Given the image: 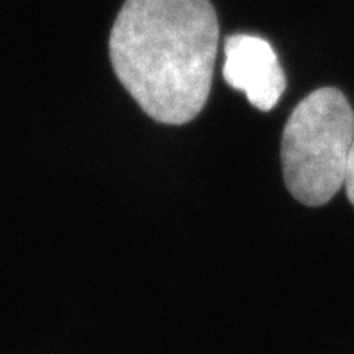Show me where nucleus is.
<instances>
[{
    "label": "nucleus",
    "mask_w": 354,
    "mask_h": 354,
    "mask_svg": "<svg viewBox=\"0 0 354 354\" xmlns=\"http://www.w3.org/2000/svg\"><path fill=\"white\" fill-rule=\"evenodd\" d=\"M218 38L209 0H126L110 32V59L142 112L185 124L211 94Z\"/></svg>",
    "instance_id": "1"
},
{
    "label": "nucleus",
    "mask_w": 354,
    "mask_h": 354,
    "mask_svg": "<svg viewBox=\"0 0 354 354\" xmlns=\"http://www.w3.org/2000/svg\"><path fill=\"white\" fill-rule=\"evenodd\" d=\"M223 77L247 94L252 106L268 112L286 90V77L274 47L259 36L234 35L225 41Z\"/></svg>",
    "instance_id": "3"
},
{
    "label": "nucleus",
    "mask_w": 354,
    "mask_h": 354,
    "mask_svg": "<svg viewBox=\"0 0 354 354\" xmlns=\"http://www.w3.org/2000/svg\"><path fill=\"white\" fill-rule=\"evenodd\" d=\"M354 112L338 88L311 92L288 119L281 144L284 182L304 205L328 203L346 182Z\"/></svg>",
    "instance_id": "2"
},
{
    "label": "nucleus",
    "mask_w": 354,
    "mask_h": 354,
    "mask_svg": "<svg viewBox=\"0 0 354 354\" xmlns=\"http://www.w3.org/2000/svg\"><path fill=\"white\" fill-rule=\"evenodd\" d=\"M346 191H347V196H349L351 203L354 205V142L351 146V151H349V158H347V169H346Z\"/></svg>",
    "instance_id": "4"
}]
</instances>
